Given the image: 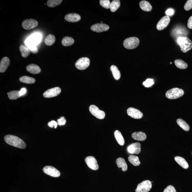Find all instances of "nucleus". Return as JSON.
<instances>
[{"instance_id":"f257e3e1","label":"nucleus","mask_w":192,"mask_h":192,"mask_svg":"<svg viewBox=\"0 0 192 192\" xmlns=\"http://www.w3.org/2000/svg\"><path fill=\"white\" fill-rule=\"evenodd\" d=\"M4 139L5 142L11 146L21 149L26 148V143L22 139L17 136L7 135L5 136Z\"/></svg>"},{"instance_id":"f03ea898","label":"nucleus","mask_w":192,"mask_h":192,"mask_svg":"<svg viewBox=\"0 0 192 192\" xmlns=\"http://www.w3.org/2000/svg\"><path fill=\"white\" fill-rule=\"evenodd\" d=\"M181 50L184 53H187L192 48V42L187 37H179L177 39Z\"/></svg>"},{"instance_id":"7ed1b4c3","label":"nucleus","mask_w":192,"mask_h":192,"mask_svg":"<svg viewBox=\"0 0 192 192\" xmlns=\"http://www.w3.org/2000/svg\"><path fill=\"white\" fill-rule=\"evenodd\" d=\"M184 94L183 89L175 88L168 91L166 93L167 98L170 99H175L182 97Z\"/></svg>"},{"instance_id":"20e7f679","label":"nucleus","mask_w":192,"mask_h":192,"mask_svg":"<svg viewBox=\"0 0 192 192\" xmlns=\"http://www.w3.org/2000/svg\"><path fill=\"white\" fill-rule=\"evenodd\" d=\"M139 44V39L135 37L126 39L123 43V46L127 49H133L137 47Z\"/></svg>"},{"instance_id":"39448f33","label":"nucleus","mask_w":192,"mask_h":192,"mask_svg":"<svg viewBox=\"0 0 192 192\" xmlns=\"http://www.w3.org/2000/svg\"><path fill=\"white\" fill-rule=\"evenodd\" d=\"M90 64V60L87 57H82L79 59L75 64L77 69L80 70L87 69Z\"/></svg>"},{"instance_id":"423d86ee","label":"nucleus","mask_w":192,"mask_h":192,"mask_svg":"<svg viewBox=\"0 0 192 192\" xmlns=\"http://www.w3.org/2000/svg\"><path fill=\"white\" fill-rule=\"evenodd\" d=\"M152 187L151 182L149 180H145L138 185L136 192H148Z\"/></svg>"},{"instance_id":"0eeeda50","label":"nucleus","mask_w":192,"mask_h":192,"mask_svg":"<svg viewBox=\"0 0 192 192\" xmlns=\"http://www.w3.org/2000/svg\"><path fill=\"white\" fill-rule=\"evenodd\" d=\"M89 111L93 116L99 119L105 118V114L103 111L100 110L98 107L95 105H91L89 107Z\"/></svg>"},{"instance_id":"6e6552de","label":"nucleus","mask_w":192,"mask_h":192,"mask_svg":"<svg viewBox=\"0 0 192 192\" xmlns=\"http://www.w3.org/2000/svg\"><path fill=\"white\" fill-rule=\"evenodd\" d=\"M37 21L33 19H26L23 21L22 26L23 28L26 30H30L38 26Z\"/></svg>"},{"instance_id":"1a4fd4ad","label":"nucleus","mask_w":192,"mask_h":192,"mask_svg":"<svg viewBox=\"0 0 192 192\" xmlns=\"http://www.w3.org/2000/svg\"><path fill=\"white\" fill-rule=\"evenodd\" d=\"M43 170L45 173L54 177H59L61 174L60 171L53 166H45Z\"/></svg>"},{"instance_id":"9d476101","label":"nucleus","mask_w":192,"mask_h":192,"mask_svg":"<svg viewBox=\"0 0 192 192\" xmlns=\"http://www.w3.org/2000/svg\"><path fill=\"white\" fill-rule=\"evenodd\" d=\"M170 21V19L169 16H164L158 23L156 28L159 31L164 30L168 26Z\"/></svg>"},{"instance_id":"9b49d317","label":"nucleus","mask_w":192,"mask_h":192,"mask_svg":"<svg viewBox=\"0 0 192 192\" xmlns=\"http://www.w3.org/2000/svg\"><path fill=\"white\" fill-rule=\"evenodd\" d=\"M85 160L88 166L91 169L96 170L99 168L97 161L94 157L93 156H88L85 158Z\"/></svg>"},{"instance_id":"f8f14e48","label":"nucleus","mask_w":192,"mask_h":192,"mask_svg":"<svg viewBox=\"0 0 192 192\" xmlns=\"http://www.w3.org/2000/svg\"><path fill=\"white\" fill-rule=\"evenodd\" d=\"M61 91L60 88L58 87H55L53 88L50 89L46 91L43 94V96L46 98H51L56 96Z\"/></svg>"},{"instance_id":"ddd939ff","label":"nucleus","mask_w":192,"mask_h":192,"mask_svg":"<svg viewBox=\"0 0 192 192\" xmlns=\"http://www.w3.org/2000/svg\"><path fill=\"white\" fill-rule=\"evenodd\" d=\"M127 113L131 117L135 119H140L143 116V114L141 111L133 107H130L128 109Z\"/></svg>"},{"instance_id":"4468645a","label":"nucleus","mask_w":192,"mask_h":192,"mask_svg":"<svg viewBox=\"0 0 192 192\" xmlns=\"http://www.w3.org/2000/svg\"><path fill=\"white\" fill-rule=\"evenodd\" d=\"M91 29L92 31L97 32V33H101L108 30L109 26L106 24L101 23V24H96L93 25L91 27Z\"/></svg>"},{"instance_id":"2eb2a0df","label":"nucleus","mask_w":192,"mask_h":192,"mask_svg":"<svg viewBox=\"0 0 192 192\" xmlns=\"http://www.w3.org/2000/svg\"><path fill=\"white\" fill-rule=\"evenodd\" d=\"M128 153L132 154H138L141 151V145L139 142L133 143L127 147Z\"/></svg>"},{"instance_id":"dca6fc26","label":"nucleus","mask_w":192,"mask_h":192,"mask_svg":"<svg viewBox=\"0 0 192 192\" xmlns=\"http://www.w3.org/2000/svg\"><path fill=\"white\" fill-rule=\"evenodd\" d=\"M64 19L68 22L75 23L80 20L81 17L78 14L69 13L65 16Z\"/></svg>"},{"instance_id":"f3484780","label":"nucleus","mask_w":192,"mask_h":192,"mask_svg":"<svg viewBox=\"0 0 192 192\" xmlns=\"http://www.w3.org/2000/svg\"><path fill=\"white\" fill-rule=\"evenodd\" d=\"M10 63V60L8 57H5L2 58L0 62V72H5L9 65Z\"/></svg>"},{"instance_id":"a211bd4d","label":"nucleus","mask_w":192,"mask_h":192,"mask_svg":"<svg viewBox=\"0 0 192 192\" xmlns=\"http://www.w3.org/2000/svg\"><path fill=\"white\" fill-rule=\"evenodd\" d=\"M26 69L28 72L34 74H39L41 71L40 67L37 64H29L27 66Z\"/></svg>"},{"instance_id":"6ab92c4d","label":"nucleus","mask_w":192,"mask_h":192,"mask_svg":"<svg viewBox=\"0 0 192 192\" xmlns=\"http://www.w3.org/2000/svg\"><path fill=\"white\" fill-rule=\"evenodd\" d=\"M132 137L134 140L139 141H145L147 138L146 134L142 132H134L132 134Z\"/></svg>"},{"instance_id":"aec40b11","label":"nucleus","mask_w":192,"mask_h":192,"mask_svg":"<svg viewBox=\"0 0 192 192\" xmlns=\"http://www.w3.org/2000/svg\"><path fill=\"white\" fill-rule=\"evenodd\" d=\"M116 163L118 167L122 168V170L123 172L127 171L128 167L124 159L121 157L118 158L116 159Z\"/></svg>"},{"instance_id":"412c9836","label":"nucleus","mask_w":192,"mask_h":192,"mask_svg":"<svg viewBox=\"0 0 192 192\" xmlns=\"http://www.w3.org/2000/svg\"><path fill=\"white\" fill-rule=\"evenodd\" d=\"M174 159L175 161L182 168L185 169H187L189 168V165H188V163L183 158L179 157V156H176Z\"/></svg>"},{"instance_id":"4be33fe9","label":"nucleus","mask_w":192,"mask_h":192,"mask_svg":"<svg viewBox=\"0 0 192 192\" xmlns=\"http://www.w3.org/2000/svg\"><path fill=\"white\" fill-rule=\"evenodd\" d=\"M139 6L143 11L146 12H150L152 10V6L148 1H142L139 3Z\"/></svg>"},{"instance_id":"5701e85b","label":"nucleus","mask_w":192,"mask_h":192,"mask_svg":"<svg viewBox=\"0 0 192 192\" xmlns=\"http://www.w3.org/2000/svg\"><path fill=\"white\" fill-rule=\"evenodd\" d=\"M114 136L118 144L123 146L125 144V140L121 132L118 130H116L114 132Z\"/></svg>"},{"instance_id":"b1692460","label":"nucleus","mask_w":192,"mask_h":192,"mask_svg":"<svg viewBox=\"0 0 192 192\" xmlns=\"http://www.w3.org/2000/svg\"><path fill=\"white\" fill-rule=\"evenodd\" d=\"M74 42V40L72 37H66L62 39V44L64 46H69L72 45Z\"/></svg>"},{"instance_id":"393cba45","label":"nucleus","mask_w":192,"mask_h":192,"mask_svg":"<svg viewBox=\"0 0 192 192\" xmlns=\"http://www.w3.org/2000/svg\"><path fill=\"white\" fill-rule=\"evenodd\" d=\"M110 69L115 79L116 80H119L121 77V73L117 67L115 65L111 66Z\"/></svg>"},{"instance_id":"a878e982","label":"nucleus","mask_w":192,"mask_h":192,"mask_svg":"<svg viewBox=\"0 0 192 192\" xmlns=\"http://www.w3.org/2000/svg\"><path fill=\"white\" fill-rule=\"evenodd\" d=\"M19 80L21 82L27 84H32L35 83V79L28 76H23L20 77Z\"/></svg>"},{"instance_id":"bb28decb","label":"nucleus","mask_w":192,"mask_h":192,"mask_svg":"<svg viewBox=\"0 0 192 192\" xmlns=\"http://www.w3.org/2000/svg\"><path fill=\"white\" fill-rule=\"evenodd\" d=\"M55 37L54 35L50 34L47 36L45 39V44L47 46H51L55 43Z\"/></svg>"},{"instance_id":"cd10ccee","label":"nucleus","mask_w":192,"mask_h":192,"mask_svg":"<svg viewBox=\"0 0 192 192\" xmlns=\"http://www.w3.org/2000/svg\"><path fill=\"white\" fill-rule=\"evenodd\" d=\"M174 63L176 67L179 69H187L188 67L187 64L181 59L175 60Z\"/></svg>"},{"instance_id":"c85d7f7f","label":"nucleus","mask_w":192,"mask_h":192,"mask_svg":"<svg viewBox=\"0 0 192 192\" xmlns=\"http://www.w3.org/2000/svg\"><path fill=\"white\" fill-rule=\"evenodd\" d=\"M177 123L179 126L183 130L188 131L190 130V126L186 122L181 118H179L177 120Z\"/></svg>"},{"instance_id":"c756f323","label":"nucleus","mask_w":192,"mask_h":192,"mask_svg":"<svg viewBox=\"0 0 192 192\" xmlns=\"http://www.w3.org/2000/svg\"><path fill=\"white\" fill-rule=\"evenodd\" d=\"M128 160L134 166H139L140 164L139 158L137 156L130 155L129 156Z\"/></svg>"},{"instance_id":"7c9ffc66","label":"nucleus","mask_w":192,"mask_h":192,"mask_svg":"<svg viewBox=\"0 0 192 192\" xmlns=\"http://www.w3.org/2000/svg\"><path fill=\"white\" fill-rule=\"evenodd\" d=\"M20 51L21 53V55L24 58H26L29 55L30 51L28 47H26L24 45H21L19 47Z\"/></svg>"},{"instance_id":"2f4dec72","label":"nucleus","mask_w":192,"mask_h":192,"mask_svg":"<svg viewBox=\"0 0 192 192\" xmlns=\"http://www.w3.org/2000/svg\"><path fill=\"white\" fill-rule=\"evenodd\" d=\"M120 6V1L119 0H114L111 3L110 9L111 11L115 12L118 9Z\"/></svg>"},{"instance_id":"473e14b6","label":"nucleus","mask_w":192,"mask_h":192,"mask_svg":"<svg viewBox=\"0 0 192 192\" xmlns=\"http://www.w3.org/2000/svg\"><path fill=\"white\" fill-rule=\"evenodd\" d=\"M9 99L10 100H15L20 97L19 91H13L7 93Z\"/></svg>"},{"instance_id":"72a5a7b5","label":"nucleus","mask_w":192,"mask_h":192,"mask_svg":"<svg viewBox=\"0 0 192 192\" xmlns=\"http://www.w3.org/2000/svg\"><path fill=\"white\" fill-rule=\"evenodd\" d=\"M62 1V0H48L47 2V5L50 8H53L60 5Z\"/></svg>"},{"instance_id":"f704fd0d","label":"nucleus","mask_w":192,"mask_h":192,"mask_svg":"<svg viewBox=\"0 0 192 192\" xmlns=\"http://www.w3.org/2000/svg\"><path fill=\"white\" fill-rule=\"evenodd\" d=\"M100 5L104 8L107 9L110 8L111 3L109 0H100Z\"/></svg>"},{"instance_id":"c9c22d12","label":"nucleus","mask_w":192,"mask_h":192,"mask_svg":"<svg viewBox=\"0 0 192 192\" xmlns=\"http://www.w3.org/2000/svg\"><path fill=\"white\" fill-rule=\"evenodd\" d=\"M27 45H28V48L30 50V51L32 53L36 54L38 53V48L35 45L30 44L28 43V44H27Z\"/></svg>"},{"instance_id":"e433bc0d","label":"nucleus","mask_w":192,"mask_h":192,"mask_svg":"<svg viewBox=\"0 0 192 192\" xmlns=\"http://www.w3.org/2000/svg\"><path fill=\"white\" fill-rule=\"evenodd\" d=\"M154 84V82L153 79L149 78L143 82V84L145 87L148 88L151 87Z\"/></svg>"},{"instance_id":"4c0bfd02","label":"nucleus","mask_w":192,"mask_h":192,"mask_svg":"<svg viewBox=\"0 0 192 192\" xmlns=\"http://www.w3.org/2000/svg\"><path fill=\"white\" fill-rule=\"evenodd\" d=\"M184 8L186 11H189L192 9V0H188L186 2L184 5Z\"/></svg>"},{"instance_id":"58836bf2","label":"nucleus","mask_w":192,"mask_h":192,"mask_svg":"<svg viewBox=\"0 0 192 192\" xmlns=\"http://www.w3.org/2000/svg\"><path fill=\"white\" fill-rule=\"evenodd\" d=\"M66 123V120L64 117H61L57 120V123L58 125L60 126H62L65 125Z\"/></svg>"},{"instance_id":"ea45409f","label":"nucleus","mask_w":192,"mask_h":192,"mask_svg":"<svg viewBox=\"0 0 192 192\" xmlns=\"http://www.w3.org/2000/svg\"><path fill=\"white\" fill-rule=\"evenodd\" d=\"M163 192H177L174 187L171 185H169L164 190Z\"/></svg>"},{"instance_id":"a19ab883","label":"nucleus","mask_w":192,"mask_h":192,"mask_svg":"<svg viewBox=\"0 0 192 192\" xmlns=\"http://www.w3.org/2000/svg\"><path fill=\"white\" fill-rule=\"evenodd\" d=\"M48 126L51 127V128H53V127H54L55 128H56L58 123L56 121L53 120V121L49 122L48 123Z\"/></svg>"},{"instance_id":"79ce46f5","label":"nucleus","mask_w":192,"mask_h":192,"mask_svg":"<svg viewBox=\"0 0 192 192\" xmlns=\"http://www.w3.org/2000/svg\"><path fill=\"white\" fill-rule=\"evenodd\" d=\"M166 14L167 16H172L173 15L174 13V10L172 9H168L166 11Z\"/></svg>"},{"instance_id":"37998d69","label":"nucleus","mask_w":192,"mask_h":192,"mask_svg":"<svg viewBox=\"0 0 192 192\" xmlns=\"http://www.w3.org/2000/svg\"><path fill=\"white\" fill-rule=\"evenodd\" d=\"M187 26L188 28L190 29H192V16L190 17L188 20Z\"/></svg>"},{"instance_id":"c03bdc74","label":"nucleus","mask_w":192,"mask_h":192,"mask_svg":"<svg viewBox=\"0 0 192 192\" xmlns=\"http://www.w3.org/2000/svg\"><path fill=\"white\" fill-rule=\"evenodd\" d=\"M26 92V89L25 88H23L21 89L20 91H19V94L20 96H22L24 95Z\"/></svg>"},{"instance_id":"a18cd8bd","label":"nucleus","mask_w":192,"mask_h":192,"mask_svg":"<svg viewBox=\"0 0 192 192\" xmlns=\"http://www.w3.org/2000/svg\"><path fill=\"white\" fill-rule=\"evenodd\" d=\"M170 64H172V62H170Z\"/></svg>"}]
</instances>
